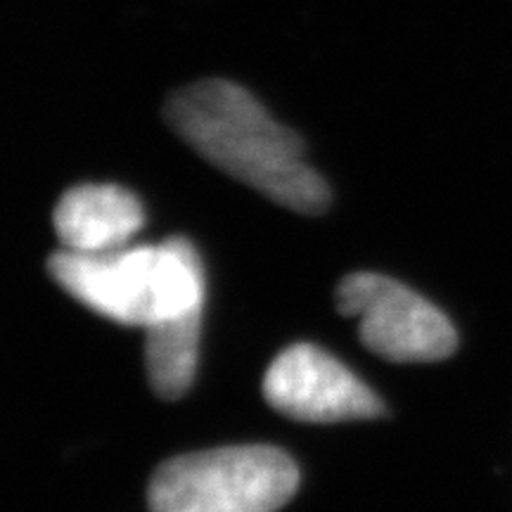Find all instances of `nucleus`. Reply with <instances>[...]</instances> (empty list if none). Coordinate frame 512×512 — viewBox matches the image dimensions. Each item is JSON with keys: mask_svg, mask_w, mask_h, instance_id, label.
<instances>
[{"mask_svg": "<svg viewBox=\"0 0 512 512\" xmlns=\"http://www.w3.org/2000/svg\"><path fill=\"white\" fill-rule=\"evenodd\" d=\"M145 368L150 387L176 401L192 387L200 361L202 311L159 320L145 330Z\"/></svg>", "mask_w": 512, "mask_h": 512, "instance_id": "7", "label": "nucleus"}, {"mask_svg": "<svg viewBox=\"0 0 512 512\" xmlns=\"http://www.w3.org/2000/svg\"><path fill=\"white\" fill-rule=\"evenodd\" d=\"M337 309L358 320V337L394 363L441 361L458 335L437 306L380 273H351L337 285Z\"/></svg>", "mask_w": 512, "mask_h": 512, "instance_id": "4", "label": "nucleus"}, {"mask_svg": "<svg viewBox=\"0 0 512 512\" xmlns=\"http://www.w3.org/2000/svg\"><path fill=\"white\" fill-rule=\"evenodd\" d=\"M299 486V467L275 446L185 453L155 470L150 512H278Z\"/></svg>", "mask_w": 512, "mask_h": 512, "instance_id": "3", "label": "nucleus"}, {"mask_svg": "<svg viewBox=\"0 0 512 512\" xmlns=\"http://www.w3.org/2000/svg\"><path fill=\"white\" fill-rule=\"evenodd\" d=\"M264 399L299 422L370 420L384 413L366 382L316 344H292L273 358L264 375Z\"/></svg>", "mask_w": 512, "mask_h": 512, "instance_id": "5", "label": "nucleus"}, {"mask_svg": "<svg viewBox=\"0 0 512 512\" xmlns=\"http://www.w3.org/2000/svg\"><path fill=\"white\" fill-rule=\"evenodd\" d=\"M53 221L62 249L102 254L131 245L145 223V209L138 197L121 185L86 183L64 192Z\"/></svg>", "mask_w": 512, "mask_h": 512, "instance_id": "6", "label": "nucleus"}, {"mask_svg": "<svg viewBox=\"0 0 512 512\" xmlns=\"http://www.w3.org/2000/svg\"><path fill=\"white\" fill-rule=\"evenodd\" d=\"M166 121L197 155L280 207L311 216L330 207V188L306 162L304 140L238 83H192L169 100Z\"/></svg>", "mask_w": 512, "mask_h": 512, "instance_id": "1", "label": "nucleus"}, {"mask_svg": "<svg viewBox=\"0 0 512 512\" xmlns=\"http://www.w3.org/2000/svg\"><path fill=\"white\" fill-rule=\"evenodd\" d=\"M48 271L64 292L98 316L143 330L159 320L200 313L207 299L202 259L183 238L102 254L60 249L50 256Z\"/></svg>", "mask_w": 512, "mask_h": 512, "instance_id": "2", "label": "nucleus"}]
</instances>
